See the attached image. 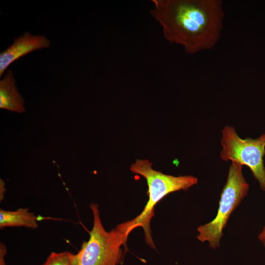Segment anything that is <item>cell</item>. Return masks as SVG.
<instances>
[{
    "label": "cell",
    "mask_w": 265,
    "mask_h": 265,
    "mask_svg": "<svg viewBox=\"0 0 265 265\" xmlns=\"http://www.w3.org/2000/svg\"><path fill=\"white\" fill-rule=\"evenodd\" d=\"M150 14L168 42L187 53L213 48L219 41L225 17L220 0H152Z\"/></svg>",
    "instance_id": "1"
},
{
    "label": "cell",
    "mask_w": 265,
    "mask_h": 265,
    "mask_svg": "<svg viewBox=\"0 0 265 265\" xmlns=\"http://www.w3.org/2000/svg\"><path fill=\"white\" fill-rule=\"evenodd\" d=\"M152 165L147 159H136L131 165L130 170L133 173L141 175L145 179L148 186V201L140 214L121 225L128 234L135 228L142 227L146 243L155 249L150 222L155 215L156 205L170 193L181 190H187L197 184L198 179L192 176H174L165 174L154 170Z\"/></svg>",
    "instance_id": "2"
},
{
    "label": "cell",
    "mask_w": 265,
    "mask_h": 265,
    "mask_svg": "<svg viewBox=\"0 0 265 265\" xmlns=\"http://www.w3.org/2000/svg\"><path fill=\"white\" fill-rule=\"evenodd\" d=\"M93 223L89 232V238L81 245L76 254H72V265H118L124 260L122 246L128 250V238L116 226L109 231L106 230L102 224L98 205L90 206Z\"/></svg>",
    "instance_id": "3"
},
{
    "label": "cell",
    "mask_w": 265,
    "mask_h": 265,
    "mask_svg": "<svg viewBox=\"0 0 265 265\" xmlns=\"http://www.w3.org/2000/svg\"><path fill=\"white\" fill-rule=\"evenodd\" d=\"M242 167L238 163L232 162L220 195L215 217L197 228V239L202 242L208 241L210 247L212 249L220 246L223 229L230 216L247 194L249 186L243 175Z\"/></svg>",
    "instance_id": "4"
},
{
    "label": "cell",
    "mask_w": 265,
    "mask_h": 265,
    "mask_svg": "<svg viewBox=\"0 0 265 265\" xmlns=\"http://www.w3.org/2000/svg\"><path fill=\"white\" fill-rule=\"evenodd\" d=\"M222 134L220 158L247 166L265 193V132L257 138L242 139L234 128L227 126Z\"/></svg>",
    "instance_id": "5"
},
{
    "label": "cell",
    "mask_w": 265,
    "mask_h": 265,
    "mask_svg": "<svg viewBox=\"0 0 265 265\" xmlns=\"http://www.w3.org/2000/svg\"><path fill=\"white\" fill-rule=\"evenodd\" d=\"M51 44L46 36L32 35L28 32L15 38L12 44L0 53V77L16 60L35 50L47 48Z\"/></svg>",
    "instance_id": "6"
},
{
    "label": "cell",
    "mask_w": 265,
    "mask_h": 265,
    "mask_svg": "<svg viewBox=\"0 0 265 265\" xmlns=\"http://www.w3.org/2000/svg\"><path fill=\"white\" fill-rule=\"evenodd\" d=\"M24 100L18 92L13 73L8 70L0 80V107L11 111L25 112Z\"/></svg>",
    "instance_id": "7"
},
{
    "label": "cell",
    "mask_w": 265,
    "mask_h": 265,
    "mask_svg": "<svg viewBox=\"0 0 265 265\" xmlns=\"http://www.w3.org/2000/svg\"><path fill=\"white\" fill-rule=\"evenodd\" d=\"M41 218L29 212L28 208H19L14 211L0 210V227H25L35 229Z\"/></svg>",
    "instance_id": "8"
},
{
    "label": "cell",
    "mask_w": 265,
    "mask_h": 265,
    "mask_svg": "<svg viewBox=\"0 0 265 265\" xmlns=\"http://www.w3.org/2000/svg\"><path fill=\"white\" fill-rule=\"evenodd\" d=\"M72 254L69 251L52 252L42 265H72Z\"/></svg>",
    "instance_id": "9"
},
{
    "label": "cell",
    "mask_w": 265,
    "mask_h": 265,
    "mask_svg": "<svg viewBox=\"0 0 265 265\" xmlns=\"http://www.w3.org/2000/svg\"><path fill=\"white\" fill-rule=\"evenodd\" d=\"M6 253V247L1 242L0 245V265H6L4 260V257Z\"/></svg>",
    "instance_id": "10"
},
{
    "label": "cell",
    "mask_w": 265,
    "mask_h": 265,
    "mask_svg": "<svg viewBox=\"0 0 265 265\" xmlns=\"http://www.w3.org/2000/svg\"><path fill=\"white\" fill-rule=\"evenodd\" d=\"M258 238L265 247V226L264 227L262 231L259 234Z\"/></svg>",
    "instance_id": "11"
}]
</instances>
